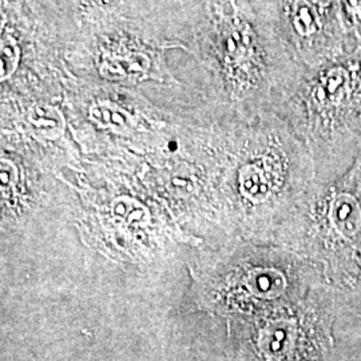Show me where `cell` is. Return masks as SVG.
<instances>
[{
	"mask_svg": "<svg viewBox=\"0 0 361 361\" xmlns=\"http://www.w3.org/2000/svg\"><path fill=\"white\" fill-rule=\"evenodd\" d=\"M332 219L340 232L353 234L360 228V207L353 197L348 194H341L336 197L332 204Z\"/></svg>",
	"mask_w": 361,
	"mask_h": 361,
	"instance_id": "cell-1",
	"label": "cell"
}]
</instances>
